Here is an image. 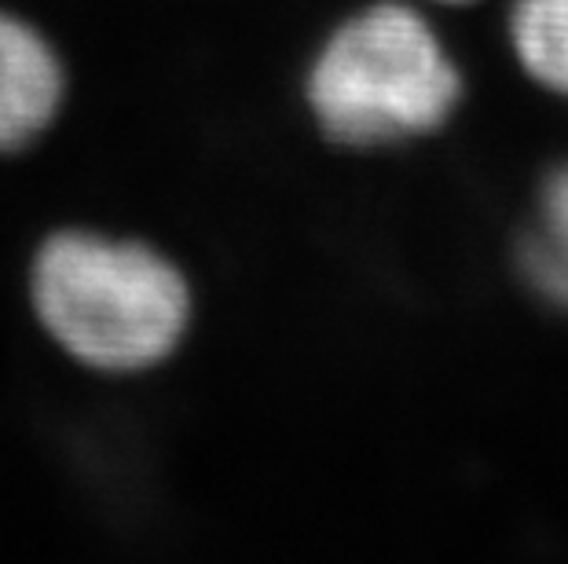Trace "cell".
Here are the masks:
<instances>
[{"instance_id":"6","label":"cell","mask_w":568,"mask_h":564,"mask_svg":"<svg viewBox=\"0 0 568 564\" xmlns=\"http://www.w3.org/2000/svg\"><path fill=\"white\" fill-rule=\"evenodd\" d=\"M433 4H455L458 8V4H474V0H433Z\"/></svg>"},{"instance_id":"2","label":"cell","mask_w":568,"mask_h":564,"mask_svg":"<svg viewBox=\"0 0 568 564\" xmlns=\"http://www.w3.org/2000/svg\"><path fill=\"white\" fill-rule=\"evenodd\" d=\"M301 100L326 143L382 151L452 122L463 74L418 8L374 0L320 41L301 78Z\"/></svg>"},{"instance_id":"5","label":"cell","mask_w":568,"mask_h":564,"mask_svg":"<svg viewBox=\"0 0 568 564\" xmlns=\"http://www.w3.org/2000/svg\"><path fill=\"white\" fill-rule=\"evenodd\" d=\"M510 44L542 89L568 100V0H517Z\"/></svg>"},{"instance_id":"3","label":"cell","mask_w":568,"mask_h":564,"mask_svg":"<svg viewBox=\"0 0 568 564\" xmlns=\"http://www.w3.org/2000/svg\"><path fill=\"white\" fill-rule=\"evenodd\" d=\"M70 78L52 38L0 8V154H22L59 122Z\"/></svg>"},{"instance_id":"1","label":"cell","mask_w":568,"mask_h":564,"mask_svg":"<svg viewBox=\"0 0 568 564\" xmlns=\"http://www.w3.org/2000/svg\"><path fill=\"white\" fill-rule=\"evenodd\" d=\"M27 297L55 352L103 378L159 370L195 327V286L173 257L92 227H63L33 249Z\"/></svg>"},{"instance_id":"4","label":"cell","mask_w":568,"mask_h":564,"mask_svg":"<svg viewBox=\"0 0 568 564\" xmlns=\"http://www.w3.org/2000/svg\"><path fill=\"white\" fill-rule=\"evenodd\" d=\"M517 264L531 294L568 311V162L542 180L536 213L517 246Z\"/></svg>"}]
</instances>
